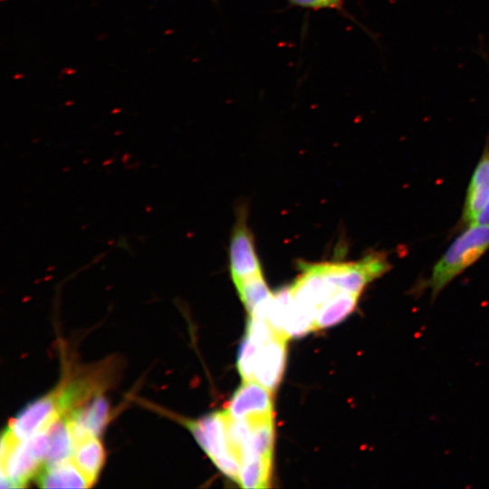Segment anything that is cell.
<instances>
[{
	"label": "cell",
	"mask_w": 489,
	"mask_h": 489,
	"mask_svg": "<svg viewBox=\"0 0 489 489\" xmlns=\"http://www.w3.org/2000/svg\"><path fill=\"white\" fill-rule=\"evenodd\" d=\"M488 248L489 224L469 225L436 264L428 283L433 297L476 262Z\"/></svg>",
	"instance_id": "6da1fadb"
},
{
	"label": "cell",
	"mask_w": 489,
	"mask_h": 489,
	"mask_svg": "<svg viewBox=\"0 0 489 489\" xmlns=\"http://www.w3.org/2000/svg\"><path fill=\"white\" fill-rule=\"evenodd\" d=\"M319 264L326 281L336 292L359 296L368 284L390 269L386 255L379 252H371L356 262Z\"/></svg>",
	"instance_id": "7a4b0ae2"
},
{
	"label": "cell",
	"mask_w": 489,
	"mask_h": 489,
	"mask_svg": "<svg viewBox=\"0 0 489 489\" xmlns=\"http://www.w3.org/2000/svg\"><path fill=\"white\" fill-rule=\"evenodd\" d=\"M43 463L33 454L25 440H14L6 431L1 439V487L24 486Z\"/></svg>",
	"instance_id": "3957f363"
},
{
	"label": "cell",
	"mask_w": 489,
	"mask_h": 489,
	"mask_svg": "<svg viewBox=\"0 0 489 489\" xmlns=\"http://www.w3.org/2000/svg\"><path fill=\"white\" fill-rule=\"evenodd\" d=\"M56 392L29 403L10 422L6 432L17 441L25 440L46 430L62 417Z\"/></svg>",
	"instance_id": "277c9868"
},
{
	"label": "cell",
	"mask_w": 489,
	"mask_h": 489,
	"mask_svg": "<svg viewBox=\"0 0 489 489\" xmlns=\"http://www.w3.org/2000/svg\"><path fill=\"white\" fill-rule=\"evenodd\" d=\"M229 262L232 279H243L262 273V267L255 252L254 236L247 225L244 207L239 209L233 229Z\"/></svg>",
	"instance_id": "5b68a950"
},
{
	"label": "cell",
	"mask_w": 489,
	"mask_h": 489,
	"mask_svg": "<svg viewBox=\"0 0 489 489\" xmlns=\"http://www.w3.org/2000/svg\"><path fill=\"white\" fill-rule=\"evenodd\" d=\"M272 394L256 380L244 381L235 392L225 411L233 419L273 417Z\"/></svg>",
	"instance_id": "8992f818"
},
{
	"label": "cell",
	"mask_w": 489,
	"mask_h": 489,
	"mask_svg": "<svg viewBox=\"0 0 489 489\" xmlns=\"http://www.w3.org/2000/svg\"><path fill=\"white\" fill-rule=\"evenodd\" d=\"M302 274L291 285L295 303L319 311L320 306L336 292L326 281L320 264L302 262Z\"/></svg>",
	"instance_id": "52a82bcc"
},
{
	"label": "cell",
	"mask_w": 489,
	"mask_h": 489,
	"mask_svg": "<svg viewBox=\"0 0 489 489\" xmlns=\"http://www.w3.org/2000/svg\"><path fill=\"white\" fill-rule=\"evenodd\" d=\"M226 425L227 416L225 411L215 412L188 423V427L197 442L213 462L231 452L228 446Z\"/></svg>",
	"instance_id": "ba28073f"
},
{
	"label": "cell",
	"mask_w": 489,
	"mask_h": 489,
	"mask_svg": "<svg viewBox=\"0 0 489 489\" xmlns=\"http://www.w3.org/2000/svg\"><path fill=\"white\" fill-rule=\"evenodd\" d=\"M286 340L284 336L277 335L260 346L257 353L254 379L271 392L275 390L283 373Z\"/></svg>",
	"instance_id": "9c48e42d"
},
{
	"label": "cell",
	"mask_w": 489,
	"mask_h": 489,
	"mask_svg": "<svg viewBox=\"0 0 489 489\" xmlns=\"http://www.w3.org/2000/svg\"><path fill=\"white\" fill-rule=\"evenodd\" d=\"M64 417V416H63ZM72 429L86 436H99L109 419V405L104 397L96 394L67 415Z\"/></svg>",
	"instance_id": "30bf717a"
},
{
	"label": "cell",
	"mask_w": 489,
	"mask_h": 489,
	"mask_svg": "<svg viewBox=\"0 0 489 489\" xmlns=\"http://www.w3.org/2000/svg\"><path fill=\"white\" fill-rule=\"evenodd\" d=\"M489 201V152L486 151L478 162L466 192L464 203L463 221L475 223Z\"/></svg>",
	"instance_id": "8fae6325"
},
{
	"label": "cell",
	"mask_w": 489,
	"mask_h": 489,
	"mask_svg": "<svg viewBox=\"0 0 489 489\" xmlns=\"http://www.w3.org/2000/svg\"><path fill=\"white\" fill-rule=\"evenodd\" d=\"M37 482L43 488H86L92 485L72 460L45 465L38 473Z\"/></svg>",
	"instance_id": "7c38bea8"
},
{
	"label": "cell",
	"mask_w": 489,
	"mask_h": 489,
	"mask_svg": "<svg viewBox=\"0 0 489 489\" xmlns=\"http://www.w3.org/2000/svg\"><path fill=\"white\" fill-rule=\"evenodd\" d=\"M49 447L45 465H53L72 460L75 444L67 417L62 416L47 429Z\"/></svg>",
	"instance_id": "4fadbf2b"
},
{
	"label": "cell",
	"mask_w": 489,
	"mask_h": 489,
	"mask_svg": "<svg viewBox=\"0 0 489 489\" xmlns=\"http://www.w3.org/2000/svg\"><path fill=\"white\" fill-rule=\"evenodd\" d=\"M360 296L346 292H338L323 302L315 319V330L331 327L354 312Z\"/></svg>",
	"instance_id": "5bb4252c"
},
{
	"label": "cell",
	"mask_w": 489,
	"mask_h": 489,
	"mask_svg": "<svg viewBox=\"0 0 489 489\" xmlns=\"http://www.w3.org/2000/svg\"><path fill=\"white\" fill-rule=\"evenodd\" d=\"M105 458L103 446L97 436H91L75 445L72 462L93 484Z\"/></svg>",
	"instance_id": "9a60e30c"
},
{
	"label": "cell",
	"mask_w": 489,
	"mask_h": 489,
	"mask_svg": "<svg viewBox=\"0 0 489 489\" xmlns=\"http://www.w3.org/2000/svg\"><path fill=\"white\" fill-rule=\"evenodd\" d=\"M251 427V449L254 457L273 458V416L247 419Z\"/></svg>",
	"instance_id": "2e32d148"
},
{
	"label": "cell",
	"mask_w": 489,
	"mask_h": 489,
	"mask_svg": "<svg viewBox=\"0 0 489 489\" xmlns=\"http://www.w3.org/2000/svg\"><path fill=\"white\" fill-rule=\"evenodd\" d=\"M246 311L251 314L255 308L270 299V292L263 273L233 281Z\"/></svg>",
	"instance_id": "e0dca14e"
},
{
	"label": "cell",
	"mask_w": 489,
	"mask_h": 489,
	"mask_svg": "<svg viewBox=\"0 0 489 489\" xmlns=\"http://www.w3.org/2000/svg\"><path fill=\"white\" fill-rule=\"evenodd\" d=\"M272 459L254 457L241 465L239 481L241 487L245 489H261L269 486Z\"/></svg>",
	"instance_id": "ac0fdd59"
},
{
	"label": "cell",
	"mask_w": 489,
	"mask_h": 489,
	"mask_svg": "<svg viewBox=\"0 0 489 489\" xmlns=\"http://www.w3.org/2000/svg\"><path fill=\"white\" fill-rule=\"evenodd\" d=\"M259 348L260 346L246 334L241 343L237 360L238 370L244 382L255 380L254 366Z\"/></svg>",
	"instance_id": "d6986e66"
},
{
	"label": "cell",
	"mask_w": 489,
	"mask_h": 489,
	"mask_svg": "<svg viewBox=\"0 0 489 489\" xmlns=\"http://www.w3.org/2000/svg\"><path fill=\"white\" fill-rule=\"evenodd\" d=\"M288 7H298L306 10H335L344 18H348L354 23L356 19L349 14L344 7V0H284ZM360 24L359 23H357Z\"/></svg>",
	"instance_id": "ffe728a7"
},
{
	"label": "cell",
	"mask_w": 489,
	"mask_h": 489,
	"mask_svg": "<svg viewBox=\"0 0 489 489\" xmlns=\"http://www.w3.org/2000/svg\"><path fill=\"white\" fill-rule=\"evenodd\" d=\"M475 223L489 224V201L482 213L477 217Z\"/></svg>",
	"instance_id": "44dd1931"
}]
</instances>
